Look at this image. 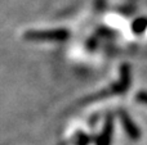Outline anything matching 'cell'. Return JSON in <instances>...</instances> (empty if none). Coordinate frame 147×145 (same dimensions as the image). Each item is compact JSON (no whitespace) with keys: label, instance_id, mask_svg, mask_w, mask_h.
I'll use <instances>...</instances> for the list:
<instances>
[{"label":"cell","instance_id":"cell-1","mask_svg":"<svg viewBox=\"0 0 147 145\" xmlns=\"http://www.w3.org/2000/svg\"><path fill=\"white\" fill-rule=\"evenodd\" d=\"M140 99H141V100H143V102H146V103H147V95H141V96H140Z\"/></svg>","mask_w":147,"mask_h":145}]
</instances>
